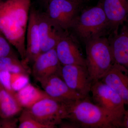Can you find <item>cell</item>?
Instances as JSON below:
<instances>
[{
  "label": "cell",
  "instance_id": "cell-1",
  "mask_svg": "<svg viewBox=\"0 0 128 128\" xmlns=\"http://www.w3.org/2000/svg\"><path fill=\"white\" fill-rule=\"evenodd\" d=\"M32 0L0 1V31L26 62V34Z\"/></svg>",
  "mask_w": 128,
  "mask_h": 128
},
{
  "label": "cell",
  "instance_id": "cell-2",
  "mask_svg": "<svg viewBox=\"0 0 128 128\" xmlns=\"http://www.w3.org/2000/svg\"><path fill=\"white\" fill-rule=\"evenodd\" d=\"M65 119L75 123L80 128H116L110 116L92 102L89 96L69 104Z\"/></svg>",
  "mask_w": 128,
  "mask_h": 128
},
{
  "label": "cell",
  "instance_id": "cell-3",
  "mask_svg": "<svg viewBox=\"0 0 128 128\" xmlns=\"http://www.w3.org/2000/svg\"><path fill=\"white\" fill-rule=\"evenodd\" d=\"M70 30L85 43L110 34L108 21L104 10L103 1L79 14Z\"/></svg>",
  "mask_w": 128,
  "mask_h": 128
},
{
  "label": "cell",
  "instance_id": "cell-4",
  "mask_svg": "<svg viewBox=\"0 0 128 128\" xmlns=\"http://www.w3.org/2000/svg\"><path fill=\"white\" fill-rule=\"evenodd\" d=\"M85 44L88 71L93 81L100 80L114 63L108 38L98 37Z\"/></svg>",
  "mask_w": 128,
  "mask_h": 128
},
{
  "label": "cell",
  "instance_id": "cell-5",
  "mask_svg": "<svg viewBox=\"0 0 128 128\" xmlns=\"http://www.w3.org/2000/svg\"><path fill=\"white\" fill-rule=\"evenodd\" d=\"M90 92L93 102L105 111L116 128H122L126 109L125 104L119 95L100 80L93 82Z\"/></svg>",
  "mask_w": 128,
  "mask_h": 128
},
{
  "label": "cell",
  "instance_id": "cell-6",
  "mask_svg": "<svg viewBox=\"0 0 128 128\" xmlns=\"http://www.w3.org/2000/svg\"><path fill=\"white\" fill-rule=\"evenodd\" d=\"M71 102H64L50 97L24 109L40 123L54 128L65 119L67 106Z\"/></svg>",
  "mask_w": 128,
  "mask_h": 128
},
{
  "label": "cell",
  "instance_id": "cell-7",
  "mask_svg": "<svg viewBox=\"0 0 128 128\" xmlns=\"http://www.w3.org/2000/svg\"><path fill=\"white\" fill-rule=\"evenodd\" d=\"M44 12L53 23L69 31L79 15L80 4L72 0H48Z\"/></svg>",
  "mask_w": 128,
  "mask_h": 128
},
{
  "label": "cell",
  "instance_id": "cell-8",
  "mask_svg": "<svg viewBox=\"0 0 128 128\" xmlns=\"http://www.w3.org/2000/svg\"><path fill=\"white\" fill-rule=\"evenodd\" d=\"M60 76L73 91L84 96H89L93 81L86 66L62 65Z\"/></svg>",
  "mask_w": 128,
  "mask_h": 128
},
{
  "label": "cell",
  "instance_id": "cell-9",
  "mask_svg": "<svg viewBox=\"0 0 128 128\" xmlns=\"http://www.w3.org/2000/svg\"><path fill=\"white\" fill-rule=\"evenodd\" d=\"M55 49L62 65H78L86 67V58L82 55L77 42L69 31L62 32Z\"/></svg>",
  "mask_w": 128,
  "mask_h": 128
},
{
  "label": "cell",
  "instance_id": "cell-10",
  "mask_svg": "<svg viewBox=\"0 0 128 128\" xmlns=\"http://www.w3.org/2000/svg\"><path fill=\"white\" fill-rule=\"evenodd\" d=\"M39 82L49 96L59 101L70 102L86 97L70 89L58 75L50 76Z\"/></svg>",
  "mask_w": 128,
  "mask_h": 128
},
{
  "label": "cell",
  "instance_id": "cell-11",
  "mask_svg": "<svg viewBox=\"0 0 128 128\" xmlns=\"http://www.w3.org/2000/svg\"><path fill=\"white\" fill-rule=\"evenodd\" d=\"M61 67L54 48L41 53L37 57L33 63L32 73L34 79L39 82L54 75L60 76Z\"/></svg>",
  "mask_w": 128,
  "mask_h": 128
},
{
  "label": "cell",
  "instance_id": "cell-12",
  "mask_svg": "<svg viewBox=\"0 0 128 128\" xmlns=\"http://www.w3.org/2000/svg\"><path fill=\"white\" fill-rule=\"evenodd\" d=\"M103 7L109 25L110 34L116 33L128 23V0H103Z\"/></svg>",
  "mask_w": 128,
  "mask_h": 128
},
{
  "label": "cell",
  "instance_id": "cell-13",
  "mask_svg": "<svg viewBox=\"0 0 128 128\" xmlns=\"http://www.w3.org/2000/svg\"><path fill=\"white\" fill-rule=\"evenodd\" d=\"M26 61L34 63L41 53V42L38 23V10H30L26 34Z\"/></svg>",
  "mask_w": 128,
  "mask_h": 128
},
{
  "label": "cell",
  "instance_id": "cell-14",
  "mask_svg": "<svg viewBox=\"0 0 128 128\" xmlns=\"http://www.w3.org/2000/svg\"><path fill=\"white\" fill-rule=\"evenodd\" d=\"M38 23L41 42V53L55 48L64 31L53 23L44 12L38 10Z\"/></svg>",
  "mask_w": 128,
  "mask_h": 128
},
{
  "label": "cell",
  "instance_id": "cell-15",
  "mask_svg": "<svg viewBox=\"0 0 128 128\" xmlns=\"http://www.w3.org/2000/svg\"><path fill=\"white\" fill-rule=\"evenodd\" d=\"M115 91L128 106V70L114 62L100 80Z\"/></svg>",
  "mask_w": 128,
  "mask_h": 128
},
{
  "label": "cell",
  "instance_id": "cell-16",
  "mask_svg": "<svg viewBox=\"0 0 128 128\" xmlns=\"http://www.w3.org/2000/svg\"><path fill=\"white\" fill-rule=\"evenodd\" d=\"M114 62L128 70V25L124 24L118 32L108 38Z\"/></svg>",
  "mask_w": 128,
  "mask_h": 128
},
{
  "label": "cell",
  "instance_id": "cell-17",
  "mask_svg": "<svg viewBox=\"0 0 128 128\" xmlns=\"http://www.w3.org/2000/svg\"><path fill=\"white\" fill-rule=\"evenodd\" d=\"M15 96L23 108H29L43 98L50 97L44 90H42L29 83L16 91Z\"/></svg>",
  "mask_w": 128,
  "mask_h": 128
},
{
  "label": "cell",
  "instance_id": "cell-18",
  "mask_svg": "<svg viewBox=\"0 0 128 128\" xmlns=\"http://www.w3.org/2000/svg\"><path fill=\"white\" fill-rule=\"evenodd\" d=\"M23 109L15 96L0 82V118L15 116Z\"/></svg>",
  "mask_w": 128,
  "mask_h": 128
},
{
  "label": "cell",
  "instance_id": "cell-19",
  "mask_svg": "<svg viewBox=\"0 0 128 128\" xmlns=\"http://www.w3.org/2000/svg\"><path fill=\"white\" fill-rule=\"evenodd\" d=\"M28 64L18 59V57H5L0 58V72L10 73H22L28 75L30 70Z\"/></svg>",
  "mask_w": 128,
  "mask_h": 128
},
{
  "label": "cell",
  "instance_id": "cell-20",
  "mask_svg": "<svg viewBox=\"0 0 128 128\" xmlns=\"http://www.w3.org/2000/svg\"><path fill=\"white\" fill-rule=\"evenodd\" d=\"M18 119V128H50L36 121L24 108Z\"/></svg>",
  "mask_w": 128,
  "mask_h": 128
},
{
  "label": "cell",
  "instance_id": "cell-21",
  "mask_svg": "<svg viewBox=\"0 0 128 128\" xmlns=\"http://www.w3.org/2000/svg\"><path fill=\"white\" fill-rule=\"evenodd\" d=\"M12 87L17 91L28 83V75L22 73H10Z\"/></svg>",
  "mask_w": 128,
  "mask_h": 128
},
{
  "label": "cell",
  "instance_id": "cell-22",
  "mask_svg": "<svg viewBox=\"0 0 128 128\" xmlns=\"http://www.w3.org/2000/svg\"><path fill=\"white\" fill-rule=\"evenodd\" d=\"M7 38L0 31V58L5 57H18Z\"/></svg>",
  "mask_w": 128,
  "mask_h": 128
},
{
  "label": "cell",
  "instance_id": "cell-23",
  "mask_svg": "<svg viewBox=\"0 0 128 128\" xmlns=\"http://www.w3.org/2000/svg\"><path fill=\"white\" fill-rule=\"evenodd\" d=\"M0 82L8 92L15 96L16 92L12 87L10 72L7 71L0 72Z\"/></svg>",
  "mask_w": 128,
  "mask_h": 128
},
{
  "label": "cell",
  "instance_id": "cell-24",
  "mask_svg": "<svg viewBox=\"0 0 128 128\" xmlns=\"http://www.w3.org/2000/svg\"><path fill=\"white\" fill-rule=\"evenodd\" d=\"M18 118L14 116L0 118V128H18Z\"/></svg>",
  "mask_w": 128,
  "mask_h": 128
},
{
  "label": "cell",
  "instance_id": "cell-25",
  "mask_svg": "<svg viewBox=\"0 0 128 128\" xmlns=\"http://www.w3.org/2000/svg\"><path fill=\"white\" fill-rule=\"evenodd\" d=\"M64 122L62 121L58 124L60 128H80L78 124L72 121H69Z\"/></svg>",
  "mask_w": 128,
  "mask_h": 128
},
{
  "label": "cell",
  "instance_id": "cell-26",
  "mask_svg": "<svg viewBox=\"0 0 128 128\" xmlns=\"http://www.w3.org/2000/svg\"><path fill=\"white\" fill-rule=\"evenodd\" d=\"M122 128H128V109L126 110L124 114Z\"/></svg>",
  "mask_w": 128,
  "mask_h": 128
},
{
  "label": "cell",
  "instance_id": "cell-27",
  "mask_svg": "<svg viewBox=\"0 0 128 128\" xmlns=\"http://www.w3.org/2000/svg\"><path fill=\"white\" fill-rule=\"evenodd\" d=\"M47 0H43L44 1V2H45V3ZM72 0L75 2H78V3H80V4L81 3V2H82V0Z\"/></svg>",
  "mask_w": 128,
  "mask_h": 128
},
{
  "label": "cell",
  "instance_id": "cell-28",
  "mask_svg": "<svg viewBox=\"0 0 128 128\" xmlns=\"http://www.w3.org/2000/svg\"><path fill=\"white\" fill-rule=\"evenodd\" d=\"M2 0H0V1H2Z\"/></svg>",
  "mask_w": 128,
  "mask_h": 128
},
{
  "label": "cell",
  "instance_id": "cell-29",
  "mask_svg": "<svg viewBox=\"0 0 128 128\" xmlns=\"http://www.w3.org/2000/svg\"></svg>",
  "mask_w": 128,
  "mask_h": 128
}]
</instances>
